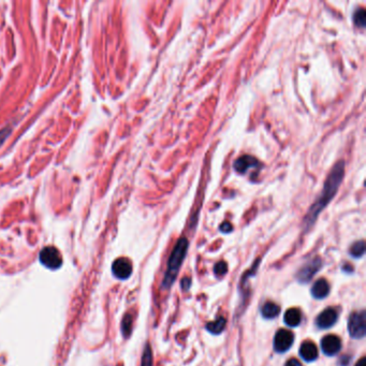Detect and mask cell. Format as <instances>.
Listing matches in <instances>:
<instances>
[{
	"mask_svg": "<svg viewBox=\"0 0 366 366\" xmlns=\"http://www.w3.org/2000/svg\"><path fill=\"white\" fill-rule=\"evenodd\" d=\"M131 326H132V317L130 315H126L123 320V324H121V330H123V334L125 337H128L131 333Z\"/></svg>",
	"mask_w": 366,
	"mask_h": 366,
	"instance_id": "cell-18",
	"label": "cell"
},
{
	"mask_svg": "<svg viewBox=\"0 0 366 366\" xmlns=\"http://www.w3.org/2000/svg\"><path fill=\"white\" fill-rule=\"evenodd\" d=\"M279 312H280V308L278 305H276L275 303H272V302L265 303L261 308V315L265 319L276 318L279 315Z\"/></svg>",
	"mask_w": 366,
	"mask_h": 366,
	"instance_id": "cell-14",
	"label": "cell"
},
{
	"mask_svg": "<svg viewBox=\"0 0 366 366\" xmlns=\"http://www.w3.org/2000/svg\"><path fill=\"white\" fill-rule=\"evenodd\" d=\"M348 333L354 339H362L366 335V314L365 311H357L348 319Z\"/></svg>",
	"mask_w": 366,
	"mask_h": 366,
	"instance_id": "cell-3",
	"label": "cell"
},
{
	"mask_svg": "<svg viewBox=\"0 0 366 366\" xmlns=\"http://www.w3.org/2000/svg\"><path fill=\"white\" fill-rule=\"evenodd\" d=\"M330 293V285L325 279H319L311 288V295L317 300H322Z\"/></svg>",
	"mask_w": 366,
	"mask_h": 366,
	"instance_id": "cell-12",
	"label": "cell"
},
{
	"mask_svg": "<svg viewBox=\"0 0 366 366\" xmlns=\"http://www.w3.org/2000/svg\"><path fill=\"white\" fill-rule=\"evenodd\" d=\"M364 253H365V243L363 241H359V242L354 243L351 246V248H350V255L355 259L363 257Z\"/></svg>",
	"mask_w": 366,
	"mask_h": 366,
	"instance_id": "cell-17",
	"label": "cell"
},
{
	"mask_svg": "<svg viewBox=\"0 0 366 366\" xmlns=\"http://www.w3.org/2000/svg\"><path fill=\"white\" fill-rule=\"evenodd\" d=\"M141 366H152V353L149 345H146L145 349H144Z\"/></svg>",
	"mask_w": 366,
	"mask_h": 366,
	"instance_id": "cell-19",
	"label": "cell"
},
{
	"mask_svg": "<svg viewBox=\"0 0 366 366\" xmlns=\"http://www.w3.org/2000/svg\"><path fill=\"white\" fill-rule=\"evenodd\" d=\"M219 230L221 232H224V233H229V232H231L233 230V227H232V225L230 223H224L223 225L220 226Z\"/></svg>",
	"mask_w": 366,
	"mask_h": 366,
	"instance_id": "cell-21",
	"label": "cell"
},
{
	"mask_svg": "<svg viewBox=\"0 0 366 366\" xmlns=\"http://www.w3.org/2000/svg\"><path fill=\"white\" fill-rule=\"evenodd\" d=\"M285 366H302V365L296 359H290L286 362Z\"/></svg>",
	"mask_w": 366,
	"mask_h": 366,
	"instance_id": "cell-23",
	"label": "cell"
},
{
	"mask_svg": "<svg viewBox=\"0 0 366 366\" xmlns=\"http://www.w3.org/2000/svg\"><path fill=\"white\" fill-rule=\"evenodd\" d=\"M322 352L327 356L337 354L341 349V341L336 335H327L321 340Z\"/></svg>",
	"mask_w": 366,
	"mask_h": 366,
	"instance_id": "cell-9",
	"label": "cell"
},
{
	"mask_svg": "<svg viewBox=\"0 0 366 366\" xmlns=\"http://www.w3.org/2000/svg\"><path fill=\"white\" fill-rule=\"evenodd\" d=\"M344 176H345V162L340 160V161L335 163V165L333 166V169L331 170L329 176H327L324 182L321 194L319 195L318 199L311 205L306 216H305L303 223L305 230H308V229L315 224V221L320 215V213H321L326 208V205L333 200L334 196L338 192V188L341 184L342 179H344Z\"/></svg>",
	"mask_w": 366,
	"mask_h": 366,
	"instance_id": "cell-1",
	"label": "cell"
},
{
	"mask_svg": "<svg viewBox=\"0 0 366 366\" xmlns=\"http://www.w3.org/2000/svg\"><path fill=\"white\" fill-rule=\"evenodd\" d=\"M114 276L118 279H127L132 273V264L127 258H118L112 265Z\"/></svg>",
	"mask_w": 366,
	"mask_h": 366,
	"instance_id": "cell-7",
	"label": "cell"
},
{
	"mask_svg": "<svg viewBox=\"0 0 366 366\" xmlns=\"http://www.w3.org/2000/svg\"><path fill=\"white\" fill-rule=\"evenodd\" d=\"M189 247V242L186 238H181L175 245L172 254L170 256L169 262H167V269L165 272V275L162 281L163 289H170L171 286L174 284L175 279H176L180 266L184 262L187 251Z\"/></svg>",
	"mask_w": 366,
	"mask_h": 366,
	"instance_id": "cell-2",
	"label": "cell"
},
{
	"mask_svg": "<svg viewBox=\"0 0 366 366\" xmlns=\"http://www.w3.org/2000/svg\"><path fill=\"white\" fill-rule=\"evenodd\" d=\"M190 286H192V280H190V278H182V280H181V288H182V290H184V291H188L189 290V288H190Z\"/></svg>",
	"mask_w": 366,
	"mask_h": 366,
	"instance_id": "cell-22",
	"label": "cell"
},
{
	"mask_svg": "<svg viewBox=\"0 0 366 366\" xmlns=\"http://www.w3.org/2000/svg\"><path fill=\"white\" fill-rule=\"evenodd\" d=\"M257 165H258L257 159L254 158L253 156L246 155V156H243L236 160V161L234 162L233 167L238 173L245 174L249 169H251V167H255Z\"/></svg>",
	"mask_w": 366,
	"mask_h": 366,
	"instance_id": "cell-11",
	"label": "cell"
},
{
	"mask_svg": "<svg viewBox=\"0 0 366 366\" xmlns=\"http://www.w3.org/2000/svg\"><path fill=\"white\" fill-rule=\"evenodd\" d=\"M294 341V335L288 330H279L274 337V350L278 353H284L291 348Z\"/></svg>",
	"mask_w": 366,
	"mask_h": 366,
	"instance_id": "cell-6",
	"label": "cell"
},
{
	"mask_svg": "<svg viewBox=\"0 0 366 366\" xmlns=\"http://www.w3.org/2000/svg\"><path fill=\"white\" fill-rule=\"evenodd\" d=\"M214 272H215V275H216V276H218V277H221V276L226 275L227 272H228V265H227V263H225V262H223V261H221V262H218V263L215 265Z\"/></svg>",
	"mask_w": 366,
	"mask_h": 366,
	"instance_id": "cell-20",
	"label": "cell"
},
{
	"mask_svg": "<svg viewBox=\"0 0 366 366\" xmlns=\"http://www.w3.org/2000/svg\"><path fill=\"white\" fill-rule=\"evenodd\" d=\"M300 356L305 362H314L318 359V349L314 342L305 341L300 347Z\"/></svg>",
	"mask_w": 366,
	"mask_h": 366,
	"instance_id": "cell-10",
	"label": "cell"
},
{
	"mask_svg": "<svg viewBox=\"0 0 366 366\" xmlns=\"http://www.w3.org/2000/svg\"><path fill=\"white\" fill-rule=\"evenodd\" d=\"M353 23L356 27L364 28L366 25V11L363 8L357 9L353 14Z\"/></svg>",
	"mask_w": 366,
	"mask_h": 366,
	"instance_id": "cell-16",
	"label": "cell"
},
{
	"mask_svg": "<svg viewBox=\"0 0 366 366\" xmlns=\"http://www.w3.org/2000/svg\"><path fill=\"white\" fill-rule=\"evenodd\" d=\"M225 327H226V319L223 317H220V318L216 319L215 321L209 322L207 324V330L214 335H218L220 333H223Z\"/></svg>",
	"mask_w": 366,
	"mask_h": 366,
	"instance_id": "cell-15",
	"label": "cell"
},
{
	"mask_svg": "<svg viewBox=\"0 0 366 366\" xmlns=\"http://www.w3.org/2000/svg\"><path fill=\"white\" fill-rule=\"evenodd\" d=\"M322 268V261L319 257H316L312 260L304 264L296 273V279L301 284H307L312 279L319 270Z\"/></svg>",
	"mask_w": 366,
	"mask_h": 366,
	"instance_id": "cell-4",
	"label": "cell"
},
{
	"mask_svg": "<svg viewBox=\"0 0 366 366\" xmlns=\"http://www.w3.org/2000/svg\"><path fill=\"white\" fill-rule=\"evenodd\" d=\"M365 362H366V359H365V357H362V359H361L359 362L356 363V365H355V366H365V365H366V364H365Z\"/></svg>",
	"mask_w": 366,
	"mask_h": 366,
	"instance_id": "cell-24",
	"label": "cell"
},
{
	"mask_svg": "<svg viewBox=\"0 0 366 366\" xmlns=\"http://www.w3.org/2000/svg\"><path fill=\"white\" fill-rule=\"evenodd\" d=\"M338 314L337 311L333 308H326L320 314L316 319V324L321 330H326L332 327L337 322Z\"/></svg>",
	"mask_w": 366,
	"mask_h": 366,
	"instance_id": "cell-8",
	"label": "cell"
},
{
	"mask_svg": "<svg viewBox=\"0 0 366 366\" xmlns=\"http://www.w3.org/2000/svg\"><path fill=\"white\" fill-rule=\"evenodd\" d=\"M285 323L290 327H296L301 324L302 321V314L300 309L297 308H290L286 311L284 316Z\"/></svg>",
	"mask_w": 366,
	"mask_h": 366,
	"instance_id": "cell-13",
	"label": "cell"
},
{
	"mask_svg": "<svg viewBox=\"0 0 366 366\" xmlns=\"http://www.w3.org/2000/svg\"><path fill=\"white\" fill-rule=\"evenodd\" d=\"M40 262L52 270H57L63 263V257L54 246L44 247L39 255Z\"/></svg>",
	"mask_w": 366,
	"mask_h": 366,
	"instance_id": "cell-5",
	"label": "cell"
}]
</instances>
